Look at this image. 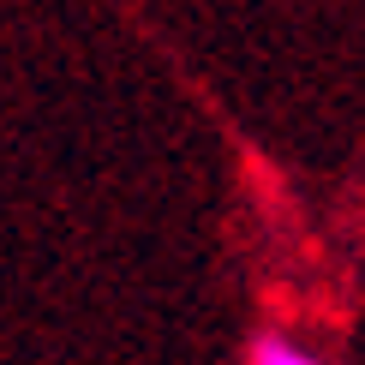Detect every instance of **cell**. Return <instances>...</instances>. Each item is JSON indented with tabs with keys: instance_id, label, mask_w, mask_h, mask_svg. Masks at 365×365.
<instances>
[{
	"instance_id": "obj_1",
	"label": "cell",
	"mask_w": 365,
	"mask_h": 365,
	"mask_svg": "<svg viewBox=\"0 0 365 365\" xmlns=\"http://www.w3.org/2000/svg\"><path fill=\"white\" fill-rule=\"evenodd\" d=\"M246 365H329V359L317 354L312 341H299L294 329L264 324V329H252V341H246Z\"/></svg>"
}]
</instances>
